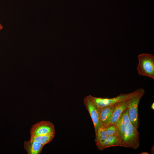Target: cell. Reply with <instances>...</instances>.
<instances>
[{
	"mask_svg": "<svg viewBox=\"0 0 154 154\" xmlns=\"http://www.w3.org/2000/svg\"><path fill=\"white\" fill-rule=\"evenodd\" d=\"M137 69L139 75L154 79V56L152 54L142 53L138 56Z\"/></svg>",
	"mask_w": 154,
	"mask_h": 154,
	"instance_id": "1",
	"label": "cell"
},
{
	"mask_svg": "<svg viewBox=\"0 0 154 154\" xmlns=\"http://www.w3.org/2000/svg\"><path fill=\"white\" fill-rule=\"evenodd\" d=\"M145 90L140 88L139 91L131 97L129 99L128 115L131 123L137 129L139 125L138 107L140 100L144 95Z\"/></svg>",
	"mask_w": 154,
	"mask_h": 154,
	"instance_id": "2",
	"label": "cell"
},
{
	"mask_svg": "<svg viewBox=\"0 0 154 154\" xmlns=\"http://www.w3.org/2000/svg\"><path fill=\"white\" fill-rule=\"evenodd\" d=\"M140 88L128 94H121L112 98H104L97 97L91 95L88 97L97 106L100 110L105 107L115 105L119 102L129 99L131 97L138 92Z\"/></svg>",
	"mask_w": 154,
	"mask_h": 154,
	"instance_id": "3",
	"label": "cell"
},
{
	"mask_svg": "<svg viewBox=\"0 0 154 154\" xmlns=\"http://www.w3.org/2000/svg\"><path fill=\"white\" fill-rule=\"evenodd\" d=\"M137 129L131 122L128 123L120 146L137 149L139 145V133Z\"/></svg>",
	"mask_w": 154,
	"mask_h": 154,
	"instance_id": "4",
	"label": "cell"
},
{
	"mask_svg": "<svg viewBox=\"0 0 154 154\" xmlns=\"http://www.w3.org/2000/svg\"><path fill=\"white\" fill-rule=\"evenodd\" d=\"M54 124L50 121H42L32 125L30 130L31 137L55 133Z\"/></svg>",
	"mask_w": 154,
	"mask_h": 154,
	"instance_id": "5",
	"label": "cell"
},
{
	"mask_svg": "<svg viewBox=\"0 0 154 154\" xmlns=\"http://www.w3.org/2000/svg\"><path fill=\"white\" fill-rule=\"evenodd\" d=\"M84 102L92 120L94 127L96 135L98 129L101 127L100 110L87 96L84 98Z\"/></svg>",
	"mask_w": 154,
	"mask_h": 154,
	"instance_id": "6",
	"label": "cell"
},
{
	"mask_svg": "<svg viewBox=\"0 0 154 154\" xmlns=\"http://www.w3.org/2000/svg\"><path fill=\"white\" fill-rule=\"evenodd\" d=\"M129 99L121 102L116 104L112 112L109 123L107 126L116 123L121 115L127 108Z\"/></svg>",
	"mask_w": 154,
	"mask_h": 154,
	"instance_id": "7",
	"label": "cell"
},
{
	"mask_svg": "<svg viewBox=\"0 0 154 154\" xmlns=\"http://www.w3.org/2000/svg\"><path fill=\"white\" fill-rule=\"evenodd\" d=\"M130 122L128 116L127 108L121 115L116 123L118 129V137L120 140V145L123 137L126 126Z\"/></svg>",
	"mask_w": 154,
	"mask_h": 154,
	"instance_id": "8",
	"label": "cell"
},
{
	"mask_svg": "<svg viewBox=\"0 0 154 154\" xmlns=\"http://www.w3.org/2000/svg\"><path fill=\"white\" fill-rule=\"evenodd\" d=\"M116 104L105 107L100 110L101 127L105 128L108 125L110 119L112 112Z\"/></svg>",
	"mask_w": 154,
	"mask_h": 154,
	"instance_id": "9",
	"label": "cell"
},
{
	"mask_svg": "<svg viewBox=\"0 0 154 154\" xmlns=\"http://www.w3.org/2000/svg\"><path fill=\"white\" fill-rule=\"evenodd\" d=\"M44 145L38 142L30 140L24 142V147L28 154H39Z\"/></svg>",
	"mask_w": 154,
	"mask_h": 154,
	"instance_id": "10",
	"label": "cell"
},
{
	"mask_svg": "<svg viewBox=\"0 0 154 154\" xmlns=\"http://www.w3.org/2000/svg\"><path fill=\"white\" fill-rule=\"evenodd\" d=\"M107 137L105 128L100 127L98 129L97 134L95 135V140L96 145L99 150L102 151L103 150L102 144Z\"/></svg>",
	"mask_w": 154,
	"mask_h": 154,
	"instance_id": "11",
	"label": "cell"
},
{
	"mask_svg": "<svg viewBox=\"0 0 154 154\" xmlns=\"http://www.w3.org/2000/svg\"><path fill=\"white\" fill-rule=\"evenodd\" d=\"M120 143L118 137L116 136L107 137L103 143L102 149L112 147L120 146Z\"/></svg>",
	"mask_w": 154,
	"mask_h": 154,
	"instance_id": "12",
	"label": "cell"
},
{
	"mask_svg": "<svg viewBox=\"0 0 154 154\" xmlns=\"http://www.w3.org/2000/svg\"><path fill=\"white\" fill-rule=\"evenodd\" d=\"M55 133H53L39 136L31 137L30 140L38 142L44 145L52 141L54 137Z\"/></svg>",
	"mask_w": 154,
	"mask_h": 154,
	"instance_id": "13",
	"label": "cell"
},
{
	"mask_svg": "<svg viewBox=\"0 0 154 154\" xmlns=\"http://www.w3.org/2000/svg\"><path fill=\"white\" fill-rule=\"evenodd\" d=\"M105 129L108 136L115 135L118 137V129L116 123L107 126Z\"/></svg>",
	"mask_w": 154,
	"mask_h": 154,
	"instance_id": "14",
	"label": "cell"
},
{
	"mask_svg": "<svg viewBox=\"0 0 154 154\" xmlns=\"http://www.w3.org/2000/svg\"><path fill=\"white\" fill-rule=\"evenodd\" d=\"M151 108L153 110H154V103L153 102L151 106Z\"/></svg>",
	"mask_w": 154,
	"mask_h": 154,
	"instance_id": "15",
	"label": "cell"
},
{
	"mask_svg": "<svg viewBox=\"0 0 154 154\" xmlns=\"http://www.w3.org/2000/svg\"><path fill=\"white\" fill-rule=\"evenodd\" d=\"M140 154H149V153L146 152H143L140 153Z\"/></svg>",
	"mask_w": 154,
	"mask_h": 154,
	"instance_id": "16",
	"label": "cell"
},
{
	"mask_svg": "<svg viewBox=\"0 0 154 154\" xmlns=\"http://www.w3.org/2000/svg\"><path fill=\"white\" fill-rule=\"evenodd\" d=\"M3 28V27L0 23V31Z\"/></svg>",
	"mask_w": 154,
	"mask_h": 154,
	"instance_id": "17",
	"label": "cell"
}]
</instances>
